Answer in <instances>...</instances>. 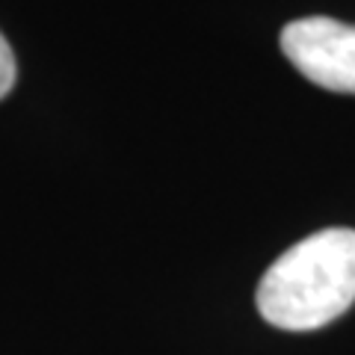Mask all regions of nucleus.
Segmentation results:
<instances>
[{"label": "nucleus", "mask_w": 355, "mask_h": 355, "mask_svg": "<svg viewBox=\"0 0 355 355\" xmlns=\"http://www.w3.org/2000/svg\"><path fill=\"white\" fill-rule=\"evenodd\" d=\"M355 302V231L323 228L291 246L258 284V311L275 329L311 331Z\"/></svg>", "instance_id": "1"}, {"label": "nucleus", "mask_w": 355, "mask_h": 355, "mask_svg": "<svg viewBox=\"0 0 355 355\" xmlns=\"http://www.w3.org/2000/svg\"><path fill=\"white\" fill-rule=\"evenodd\" d=\"M282 51L311 83L355 95V24L323 15L291 21L282 30Z\"/></svg>", "instance_id": "2"}, {"label": "nucleus", "mask_w": 355, "mask_h": 355, "mask_svg": "<svg viewBox=\"0 0 355 355\" xmlns=\"http://www.w3.org/2000/svg\"><path fill=\"white\" fill-rule=\"evenodd\" d=\"M15 74H18V69H15V53H12V48H9V42L3 39V33H0V98H3L9 89H12Z\"/></svg>", "instance_id": "3"}]
</instances>
